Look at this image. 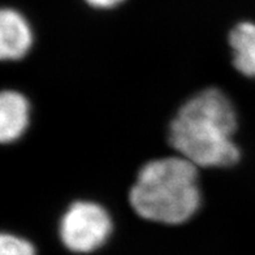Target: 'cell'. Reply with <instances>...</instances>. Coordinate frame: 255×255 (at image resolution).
<instances>
[{"instance_id": "1", "label": "cell", "mask_w": 255, "mask_h": 255, "mask_svg": "<svg viewBox=\"0 0 255 255\" xmlns=\"http://www.w3.org/2000/svg\"><path fill=\"white\" fill-rule=\"evenodd\" d=\"M237 116L228 97L211 88L190 98L171 121L168 139L197 167H231L240 159L233 142Z\"/></svg>"}, {"instance_id": "2", "label": "cell", "mask_w": 255, "mask_h": 255, "mask_svg": "<svg viewBox=\"0 0 255 255\" xmlns=\"http://www.w3.org/2000/svg\"><path fill=\"white\" fill-rule=\"evenodd\" d=\"M129 202L146 220L163 224L188 222L201 205L197 165L182 156L148 161L138 172Z\"/></svg>"}, {"instance_id": "3", "label": "cell", "mask_w": 255, "mask_h": 255, "mask_svg": "<svg viewBox=\"0 0 255 255\" xmlns=\"http://www.w3.org/2000/svg\"><path fill=\"white\" fill-rule=\"evenodd\" d=\"M108 212L93 202H76L60 222V239L73 253H91L101 248L111 235Z\"/></svg>"}, {"instance_id": "4", "label": "cell", "mask_w": 255, "mask_h": 255, "mask_svg": "<svg viewBox=\"0 0 255 255\" xmlns=\"http://www.w3.org/2000/svg\"><path fill=\"white\" fill-rule=\"evenodd\" d=\"M33 43L31 29L24 16L14 9L0 13V56L3 60H18L27 54Z\"/></svg>"}, {"instance_id": "5", "label": "cell", "mask_w": 255, "mask_h": 255, "mask_svg": "<svg viewBox=\"0 0 255 255\" xmlns=\"http://www.w3.org/2000/svg\"><path fill=\"white\" fill-rule=\"evenodd\" d=\"M29 124V103L17 91H3L0 95V139L3 143L16 141Z\"/></svg>"}, {"instance_id": "6", "label": "cell", "mask_w": 255, "mask_h": 255, "mask_svg": "<svg viewBox=\"0 0 255 255\" xmlns=\"http://www.w3.org/2000/svg\"><path fill=\"white\" fill-rule=\"evenodd\" d=\"M236 69L255 78V24L241 22L229 34Z\"/></svg>"}, {"instance_id": "7", "label": "cell", "mask_w": 255, "mask_h": 255, "mask_svg": "<svg viewBox=\"0 0 255 255\" xmlns=\"http://www.w3.org/2000/svg\"><path fill=\"white\" fill-rule=\"evenodd\" d=\"M0 255H35V250L26 240L3 233L0 237Z\"/></svg>"}, {"instance_id": "8", "label": "cell", "mask_w": 255, "mask_h": 255, "mask_svg": "<svg viewBox=\"0 0 255 255\" xmlns=\"http://www.w3.org/2000/svg\"><path fill=\"white\" fill-rule=\"evenodd\" d=\"M123 1L124 0H86V3L94 8H112Z\"/></svg>"}]
</instances>
